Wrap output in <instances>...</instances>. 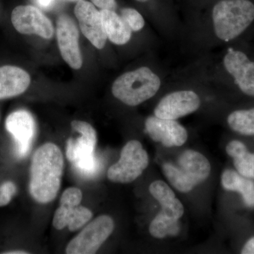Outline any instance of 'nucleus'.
Listing matches in <instances>:
<instances>
[{"label": "nucleus", "instance_id": "nucleus-5", "mask_svg": "<svg viewBox=\"0 0 254 254\" xmlns=\"http://www.w3.org/2000/svg\"><path fill=\"white\" fill-rule=\"evenodd\" d=\"M150 194L158 200L161 210L152 220L149 227L150 235L157 239L175 235L180 230L179 220L185 213L183 205L165 182L158 180L149 187Z\"/></svg>", "mask_w": 254, "mask_h": 254}, {"label": "nucleus", "instance_id": "nucleus-24", "mask_svg": "<svg viewBox=\"0 0 254 254\" xmlns=\"http://www.w3.org/2000/svg\"><path fill=\"white\" fill-rule=\"evenodd\" d=\"M95 6L101 10L115 11L118 7L116 0H91Z\"/></svg>", "mask_w": 254, "mask_h": 254}, {"label": "nucleus", "instance_id": "nucleus-11", "mask_svg": "<svg viewBox=\"0 0 254 254\" xmlns=\"http://www.w3.org/2000/svg\"><path fill=\"white\" fill-rule=\"evenodd\" d=\"M200 99L195 92L183 90L168 93L156 105L155 116L165 120H177L199 109Z\"/></svg>", "mask_w": 254, "mask_h": 254}, {"label": "nucleus", "instance_id": "nucleus-1", "mask_svg": "<svg viewBox=\"0 0 254 254\" xmlns=\"http://www.w3.org/2000/svg\"><path fill=\"white\" fill-rule=\"evenodd\" d=\"M64 157L59 147L46 143L32 157L29 190L33 199L48 203L56 198L61 186Z\"/></svg>", "mask_w": 254, "mask_h": 254}, {"label": "nucleus", "instance_id": "nucleus-16", "mask_svg": "<svg viewBox=\"0 0 254 254\" xmlns=\"http://www.w3.org/2000/svg\"><path fill=\"white\" fill-rule=\"evenodd\" d=\"M74 14L82 33L87 39L95 48L103 49L108 37L105 34L100 11L91 3L81 0L75 6Z\"/></svg>", "mask_w": 254, "mask_h": 254}, {"label": "nucleus", "instance_id": "nucleus-7", "mask_svg": "<svg viewBox=\"0 0 254 254\" xmlns=\"http://www.w3.org/2000/svg\"><path fill=\"white\" fill-rule=\"evenodd\" d=\"M148 163V153L143 145L136 140H131L124 146L120 160L108 170V179L115 183H131L141 176Z\"/></svg>", "mask_w": 254, "mask_h": 254}, {"label": "nucleus", "instance_id": "nucleus-8", "mask_svg": "<svg viewBox=\"0 0 254 254\" xmlns=\"http://www.w3.org/2000/svg\"><path fill=\"white\" fill-rule=\"evenodd\" d=\"M82 198L81 190L76 187H70L63 192L60 207L53 217V225L56 230L68 227L69 231L75 232L90 221L93 213L81 205Z\"/></svg>", "mask_w": 254, "mask_h": 254}, {"label": "nucleus", "instance_id": "nucleus-27", "mask_svg": "<svg viewBox=\"0 0 254 254\" xmlns=\"http://www.w3.org/2000/svg\"><path fill=\"white\" fill-rule=\"evenodd\" d=\"M4 254H28V252H24V251H10L8 252H4Z\"/></svg>", "mask_w": 254, "mask_h": 254}, {"label": "nucleus", "instance_id": "nucleus-13", "mask_svg": "<svg viewBox=\"0 0 254 254\" xmlns=\"http://www.w3.org/2000/svg\"><path fill=\"white\" fill-rule=\"evenodd\" d=\"M57 38L63 60L73 69L81 68L83 58L78 42L79 33L74 21L67 15H62L58 18Z\"/></svg>", "mask_w": 254, "mask_h": 254}, {"label": "nucleus", "instance_id": "nucleus-21", "mask_svg": "<svg viewBox=\"0 0 254 254\" xmlns=\"http://www.w3.org/2000/svg\"><path fill=\"white\" fill-rule=\"evenodd\" d=\"M227 123L240 134L254 136V108L233 112L227 118Z\"/></svg>", "mask_w": 254, "mask_h": 254}, {"label": "nucleus", "instance_id": "nucleus-23", "mask_svg": "<svg viewBox=\"0 0 254 254\" xmlns=\"http://www.w3.org/2000/svg\"><path fill=\"white\" fill-rule=\"evenodd\" d=\"M16 193V187L12 182H6L0 185V207L9 204Z\"/></svg>", "mask_w": 254, "mask_h": 254}, {"label": "nucleus", "instance_id": "nucleus-18", "mask_svg": "<svg viewBox=\"0 0 254 254\" xmlns=\"http://www.w3.org/2000/svg\"><path fill=\"white\" fill-rule=\"evenodd\" d=\"M100 14L105 34L111 43L123 46L131 40L132 31L120 15L111 10H101Z\"/></svg>", "mask_w": 254, "mask_h": 254}, {"label": "nucleus", "instance_id": "nucleus-10", "mask_svg": "<svg viewBox=\"0 0 254 254\" xmlns=\"http://www.w3.org/2000/svg\"><path fill=\"white\" fill-rule=\"evenodd\" d=\"M11 18L15 29L21 34L37 35L46 39H50L54 35L51 21L31 5L16 6L11 13Z\"/></svg>", "mask_w": 254, "mask_h": 254}, {"label": "nucleus", "instance_id": "nucleus-2", "mask_svg": "<svg viewBox=\"0 0 254 254\" xmlns=\"http://www.w3.org/2000/svg\"><path fill=\"white\" fill-rule=\"evenodd\" d=\"M254 21V3L251 0H220L212 10L214 33L229 42L238 38Z\"/></svg>", "mask_w": 254, "mask_h": 254}, {"label": "nucleus", "instance_id": "nucleus-6", "mask_svg": "<svg viewBox=\"0 0 254 254\" xmlns=\"http://www.w3.org/2000/svg\"><path fill=\"white\" fill-rule=\"evenodd\" d=\"M71 127L81 136L68 140L66 158L79 173L90 176L95 174L98 169L95 155L96 131L90 124L80 120L71 122Z\"/></svg>", "mask_w": 254, "mask_h": 254}, {"label": "nucleus", "instance_id": "nucleus-22", "mask_svg": "<svg viewBox=\"0 0 254 254\" xmlns=\"http://www.w3.org/2000/svg\"><path fill=\"white\" fill-rule=\"evenodd\" d=\"M120 16L132 31H139L144 27V18L137 10L133 8H124L120 11Z\"/></svg>", "mask_w": 254, "mask_h": 254}, {"label": "nucleus", "instance_id": "nucleus-4", "mask_svg": "<svg viewBox=\"0 0 254 254\" xmlns=\"http://www.w3.org/2000/svg\"><path fill=\"white\" fill-rule=\"evenodd\" d=\"M163 170L176 190L188 193L208 178L211 167L204 155L193 150H187L180 154L176 163L164 164Z\"/></svg>", "mask_w": 254, "mask_h": 254}, {"label": "nucleus", "instance_id": "nucleus-17", "mask_svg": "<svg viewBox=\"0 0 254 254\" xmlns=\"http://www.w3.org/2000/svg\"><path fill=\"white\" fill-rule=\"evenodd\" d=\"M31 83V76L23 68L6 66L0 67V100L22 94Z\"/></svg>", "mask_w": 254, "mask_h": 254}, {"label": "nucleus", "instance_id": "nucleus-26", "mask_svg": "<svg viewBox=\"0 0 254 254\" xmlns=\"http://www.w3.org/2000/svg\"><path fill=\"white\" fill-rule=\"evenodd\" d=\"M54 0H38V4L41 5L42 7H48L51 5Z\"/></svg>", "mask_w": 254, "mask_h": 254}, {"label": "nucleus", "instance_id": "nucleus-9", "mask_svg": "<svg viewBox=\"0 0 254 254\" xmlns=\"http://www.w3.org/2000/svg\"><path fill=\"white\" fill-rule=\"evenodd\" d=\"M115 222L109 215L98 216L87 225L70 241L66 248L67 254H93L112 235Z\"/></svg>", "mask_w": 254, "mask_h": 254}, {"label": "nucleus", "instance_id": "nucleus-3", "mask_svg": "<svg viewBox=\"0 0 254 254\" xmlns=\"http://www.w3.org/2000/svg\"><path fill=\"white\" fill-rule=\"evenodd\" d=\"M161 79L147 66H141L120 75L112 86L114 96L128 106L141 105L156 95Z\"/></svg>", "mask_w": 254, "mask_h": 254}, {"label": "nucleus", "instance_id": "nucleus-12", "mask_svg": "<svg viewBox=\"0 0 254 254\" xmlns=\"http://www.w3.org/2000/svg\"><path fill=\"white\" fill-rule=\"evenodd\" d=\"M6 128L13 136L15 153L19 159L27 156L36 132V122L29 112L21 110L10 114L6 120Z\"/></svg>", "mask_w": 254, "mask_h": 254}, {"label": "nucleus", "instance_id": "nucleus-19", "mask_svg": "<svg viewBox=\"0 0 254 254\" xmlns=\"http://www.w3.org/2000/svg\"><path fill=\"white\" fill-rule=\"evenodd\" d=\"M222 187L227 190L240 192L245 204L254 207V182L232 170H226L222 175Z\"/></svg>", "mask_w": 254, "mask_h": 254}, {"label": "nucleus", "instance_id": "nucleus-15", "mask_svg": "<svg viewBox=\"0 0 254 254\" xmlns=\"http://www.w3.org/2000/svg\"><path fill=\"white\" fill-rule=\"evenodd\" d=\"M145 129L153 141L167 148L181 146L188 138L186 128L176 120L150 116L145 120Z\"/></svg>", "mask_w": 254, "mask_h": 254}, {"label": "nucleus", "instance_id": "nucleus-20", "mask_svg": "<svg viewBox=\"0 0 254 254\" xmlns=\"http://www.w3.org/2000/svg\"><path fill=\"white\" fill-rule=\"evenodd\" d=\"M227 154L233 158L235 168L242 176L254 179V153L247 150V147L239 141H232L226 147Z\"/></svg>", "mask_w": 254, "mask_h": 254}, {"label": "nucleus", "instance_id": "nucleus-28", "mask_svg": "<svg viewBox=\"0 0 254 254\" xmlns=\"http://www.w3.org/2000/svg\"><path fill=\"white\" fill-rule=\"evenodd\" d=\"M136 1H140V2H145V1H148V0H136Z\"/></svg>", "mask_w": 254, "mask_h": 254}, {"label": "nucleus", "instance_id": "nucleus-25", "mask_svg": "<svg viewBox=\"0 0 254 254\" xmlns=\"http://www.w3.org/2000/svg\"><path fill=\"white\" fill-rule=\"evenodd\" d=\"M242 254H254V237L250 239L242 250Z\"/></svg>", "mask_w": 254, "mask_h": 254}, {"label": "nucleus", "instance_id": "nucleus-14", "mask_svg": "<svg viewBox=\"0 0 254 254\" xmlns=\"http://www.w3.org/2000/svg\"><path fill=\"white\" fill-rule=\"evenodd\" d=\"M223 65L241 91L254 97V62L243 52L229 48L224 56Z\"/></svg>", "mask_w": 254, "mask_h": 254}]
</instances>
